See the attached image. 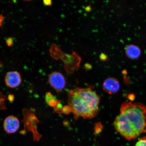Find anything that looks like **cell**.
<instances>
[{
  "mask_svg": "<svg viewBox=\"0 0 146 146\" xmlns=\"http://www.w3.org/2000/svg\"><path fill=\"white\" fill-rule=\"evenodd\" d=\"M86 9V11H87L88 10V11H90L91 10V8L90 6H88L87 7V8Z\"/></svg>",
  "mask_w": 146,
  "mask_h": 146,
  "instance_id": "cell-20",
  "label": "cell"
},
{
  "mask_svg": "<svg viewBox=\"0 0 146 146\" xmlns=\"http://www.w3.org/2000/svg\"><path fill=\"white\" fill-rule=\"evenodd\" d=\"M3 127L7 133L9 134L15 133L18 130L20 127L19 120L15 116H8L4 120Z\"/></svg>",
  "mask_w": 146,
  "mask_h": 146,
  "instance_id": "cell-6",
  "label": "cell"
},
{
  "mask_svg": "<svg viewBox=\"0 0 146 146\" xmlns=\"http://www.w3.org/2000/svg\"><path fill=\"white\" fill-rule=\"evenodd\" d=\"M103 88L104 90L107 94H116L119 90V82L113 78H108L104 81Z\"/></svg>",
  "mask_w": 146,
  "mask_h": 146,
  "instance_id": "cell-7",
  "label": "cell"
},
{
  "mask_svg": "<svg viewBox=\"0 0 146 146\" xmlns=\"http://www.w3.org/2000/svg\"><path fill=\"white\" fill-rule=\"evenodd\" d=\"M5 43L8 46H12L14 44L13 38L11 37L8 38L5 40Z\"/></svg>",
  "mask_w": 146,
  "mask_h": 146,
  "instance_id": "cell-15",
  "label": "cell"
},
{
  "mask_svg": "<svg viewBox=\"0 0 146 146\" xmlns=\"http://www.w3.org/2000/svg\"><path fill=\"white\" fill-rule=\"evenodd\" d=\"M5 81L7 86L15 88L21 84V78L19 73L16 71L8 72L5 76Z\"/></svg>",
  "mask_w": 146,
  "mask_h": 146,
  "instance_id": "cell-8",
  "label": "cell"
},
{
  "mask_svg": "<svg viewBox=\"0 0 146 146\" xmlns=\"http://www.w3.org/2000/svg\"><path fill=\"white\" fill-rule=\"evenodd\" d=\"M48 82L51 86L57 92L62 90L66 84L64 76L61 73L58 72L51 73L49 76Z\"/></svg>",
  "mask_w": 146,
  "mask_h": 146,
  "instance_id": "cell-5",
  "label": "cell"
},
{
  "mask_svg": "<svg viewBox=\"0 0 146 146\" xmlns=\"http://www.w3.org/2000/svg\"><path fill=\"white\" fill-rule=\"evenodd\" d=\"M135 146H146V137L140 138Z\"/></svg>",
  "mask_w": 146,
  "mask_h": 146,
  "instance_id": "cell-12",
  "label": "cell"
},
{
  "mask_svg": "<svg viewBox=\"0 0 146 146\" xmlns=\"http://www.w3.org/2000/svg\"><path fill=\"white\" fill-rule=\"evenodd\" d=\"M103 129V125L100 123H96L94 127L95 132L98 134L101 132Z\"/></svg>",
  "mask_w": 146,
  "mask_h": 146,
  "instance_id": "cell-13",
  "label": "cell"
},
{
  "mask_svg": "<svg viewBox=\"0 0 146 146\" xmlns=\"http://www.w3.org/2000/svg\"><path fill=\"white\" fill-rule=\"evenodd\" d=\"M52 1H43V4L46 6H49L52 5Z\"/></svg>",
  "mask_w": 146,
  "mask_h": 146,
  "instance_id": "cell-17",
  "label": "cell"
},
{
  "mask_svg": "<svg viewBox=\"0 0 146 146\" xmlns=\"http://www.w3.org/2000/svg\"><path fill=\"white\" fill-rule=\"evenodd\" d=\"M23 111L24 123L29 124L27 125V129L32 132L34 141H39L42 136L38 133L36 129V124L38 123V120L34 114H28L27 111H26L25 109Z\"/></svg>",
  "mask_w": 146,
  "mask_h": 146,
  "instance_id": "cell-4",
  "label": "cell"
},
{
  "mask_svg": "<svg viewBox=\"0 0 146 146\" xmlns=\"http://www.w3.org/2000/svg\"><path fill=\"white\" fill-rule=\"evenodd\" d=\"M7 100L6 96L3 94V92H0V110L6 109L5 102Z\"/></svg>",
  "mask_w": 146,
  "mask_h": 146,
  "instance_id": "cell-11",
  "label": "cell"
},
{
  "mask_svg": "<svg viewBox=\"0 0 146 146\" xmlns=\"http://www.w3.org/2000/svg\"><path fill=\"white\" fill-rule=\"evenodd\" d=\"M6 18L2 14L0 15V27H2V23L4 21L5 18Z\"/></svg>",
  "mask_w": 146,
  "mask_h": 146,
  "instance_id": "cell-16",
  "label": "cell"
},
{
  "mask_svg": "<svg viewBox=\"0 0 146 146\" xmlns=\"http://www.w3.org/2000/svg\"><path fill=\"white\" fill-rule=\"evenodd\" d=\"M115 129L128 140L146 132V106L139 103L125 102L114 122Z\"/></svg>",
  "mask_w": 146,
  "mask_h": 146,
  "instance_id": "cell-1",
  "label": "cell"
},
{
  "mask_svg": "<svg viewBox=\"0 0 146 146\" xmlns=\"http://www.w3.org/2000/svg\"><path fill=\"white\" fill-rule=\"evenodd\" d=\"M14 98V96L12 94L9 95L8 97V99L11 102L13 101Z\"/></svg>",
  "mask_w": 146,
  "mask_h": 146,
  "instance_id": "cell-18",
  "label": "cell"
},
{
  "mask_svg": "<svg viewBox=\"0 0 146 146\" xmlns=\"http://www.w3.org/2000/svg\"><path fill=\"white\" fill-rule=\"evenodd\" d=\"M56 49L60 54L51 49V52L57 54H52V56L56 59H61L65 64L64 67L68 74H72L75 71L77 70L79 68L81 58L75 52H73L72 54H67L64 53L59 50L57 46Z\"/></svg>",
  "mask_w": 146,
  "mask_h": 146,
  "instance_id": "cell-3",
  "label": "cell"
},
{
  "mask_svg": "<svg viewBox=\"0 0 146 146\" xmlns=\"http://www.w3.org/2000/svg\"><path fill=\"white\" fill-rule=\"evenodd\" d=\"M141 49L137 46L129 44L125 48V53L127 58L131 60L138 59L141 54Z\"/></svg>",
  "mask_w": 146,
  "mask_h": 146,
  "instance_id": "cell-9",
  "label": "cell"
},
{
  "mask_svg": "<svg viewBox=\"0 0 146 146\" xmlns=\"http://www.w3.org/2000/svg\"><path fill=\"white\" fill-rule=\"evenodd\" d=\"M100 97L95 91L86 88H76L68 93V105L75 118L91 119L98 113Z\"/></svg>",
  "mask_w": 146,
  "mask_h": 146,
  "instance_id": "cell-2",
  "label": "cell"
},
{
  "mask_svg": "<svg viewBox=\"0 0 146 146\" xmlns=\"http://www.w3.org/2000/svg\"><path fill=\"white\" fill-rule=\"evenodd\" d=\"M100 59L103 60V61H104V60H106L107 58L106 56L104 54H101L100 55Z\"/></svg>",
  "mask_w": 146,
  "mask_h": 146,
  "instance_id": "cell-19",
  "label": "cell"
},
{
  "mask_svg": "<svg viewBox=\"0 0 146 146\" xmlns=\"http://www.w3.org/2000/svg\"><path fill=\"white\" fill-rule=\"evenodd\" d=\"M45 100L47 104L54 108L56 107L59 102L57 98L50 92H47L46 94Z\"/></svg>",
  "mask_w": 146,
  "mask_h": 146,
  "instance_id": "cell-10",
  "label": "cell"
},
{
  "mask_svg": "<svg viewBox=\"0 0 146 146\" xmlns=\"http://www.w3.org/2000/svg\"><path fill=\"white\" fill-rule=\"evenodd\" d=\"M70 112H72L70 107L68 105L65 106L63 107L61 111V113L64 114H68Z\"/></svg>",
  "mask_w": 146,
  "mask_h": 146,
  "instance_id": "cell-14",
  "label": "cell"
}]
</instances>
